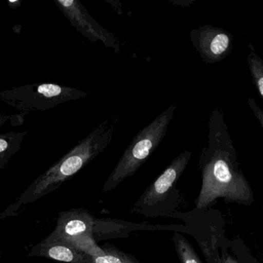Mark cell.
Listing matches in <instances>:
<instances>
[{
  "label": "cell",
  "mask_w": 263,
  "mask_h": 263,
  "mask_svg": "<svg viewBox=\"0 0 263 263\" xmlns=\"http://www.w3.org/2000/svg\"><path fill=\"white\" fill-rule=\"evenodd\" d=\"M209 130L207 145L198 159L201 186L194 209L212 208L219 198L227 203L250 206L254 202L253 191L240 169L221 108L212 111Z\"/></svg>",
  "instance_id": "cell-1"
},
{
  "label": "cell",
  "mask_w": 263,
  "mask_h": 263,
  "mask_svg": "<svg viewBox=\"0 0 263 263\" xmlns=\"http://www.w3.org/2000/svg\"><path fill=\"white\" fill-rule=\"evenodd\" d=\"M115 130V122L104 120L35 179L20 196L16 204L35 202L60 189L108 147Z\"/></svg>",
  "instance_id": "cell-2"
},
{
  "label": "cell",
  "mask_w": 263,
  "mask_h": 263,
  "mask_svg": "<svg viewBox=\"0 0 263 263\" xmlns=\"http://www.w3.org/2000/svg\"><path fill=\"white\" fill-rule=\"evenodd\" d=\"M192 155L186 150L175 158L137 200L130 212L149 218H171L179 207L181 195L177 184Z\"/></svg>",
  "instance_id": "cell-3"
},
{
  "label": "cell",
  "mask_w": 263,
  "mask_h": 263,
  "mask_svg": "<svg viewBox=\"0 0 263 263\" xmlns=\"http://www.w3.org/2000/svg\"><path fill=\"white\" fill-rule=\"evenodd\" d=\"M175 108V105L170 106L138 132L103 186V192L116 189L126 178L135 175L147 161L165 137Z\"/></svg>",
  "instance_id": "cell-4"
},
{
  "label": "cell",
  "mask_w": 263,
  "mask_h": 263,
  "mask_svg": "<svg viewBox=\"0 0 263 263\" xmlns=\"http://www.w3.org/2000/svg\"><path fill=\"white\" fill-rule=\"evenodd\" d=\"M226 221L216 212L195 227L193 238L207 263H259L242 238L226 235Z\"/></svg>",
  "instance_id": "cell-5"
},
{
  "label": "cell",
  "mask_w": 263,
  "mask_h": 263,
  "mask_svg": "<svg viewBox=\"0 0 263 263\" xmlns=\"http://www.w3.org/2000/svg\"><path fill=\"white\" fill-rule=\"evenodd\" d=\"M87 97V92L53 83L30 84L0 92V101L26 115L47 111L60 104Z\"/></svg>",
  "instance_id": "cell-6"
},
{
  "label": "cell",
  "mask_w": 263,
  "mask_h": 263,
  "mask_svg": "<svg viewBox=\"0 0 263 263\" xmlns=\"http://www.w3.org/2000/svg\"><path fill=\"white\" fill-rule=\"evenodd\" d=\"M190 38L195 50L206 64L221 62L232 51L233 37L220 27L201 26L192 30Z\"/></svg>",
  "instance_id": "cell-7"
},
{
  "label": "cell",
  "mask_w": 263,
  "mask_h": 263,
  "mask_svg": "<svg viewBox=\"0 0 263 263\" xmlns=\"http://www.w3.org/2000/svg\"><path fill=\"white\" fill-rule=\"evenodd\" d=\"M57 7L72 27L92 42L101 41L107 47L119 49L116 38L99 25L78 0H54Z\"/></svg>",
  "instance_id": "cell-8"
},
{
  "label": "cell",
  "mask_w": 263,
  "mask_h": 263,
  "mask_svg": "<svg viewBox=\"0 0 263 263\" xmlns=\"http://www.w3.org/2000/svg\"><path fill=\"white\" fill-rule=\"evenodd\" d=\"M95 219L87 209H77L60 213L53 236L65 242L86 235H93Z\"/></svg>",
  "instance_id": "cell-9"
},
{
  "label": "cell",
  "mask_w": 263,
  "mask_h": 263,
  "mask_svg": "<svg viewBox=\"0 0 263 263\" xmlns=\"http://www.w3.org/2000/svg\"><path fill=\"white\" fill-rule=\"evenodd\" d=\"M182 224H136L111 218H96L93 235L97 241L106 238L128 236L134 231L167 230L181 233Z\"/></svg>",
  "instance_id": "cell-10"
},
{
  "label": "cell",
  "mask_w": 263,
  "mask_h": 263,
  "mask_svg": "<svg viewBox=\"0 0 263 263\" xmlns=\"http://www.w3.org/2000/svg\"><path fill=\"white\" fill-rule=\"evenodd\" d=\"M28 255L43 257L64 263H92L91 257L79 252L52 234L33 246Z\"/></svg>",
  "instance_id": "cell-11"
},
{
  "label": "cell",
  "mask_w": 263,
  "mask_h": 263,
  "mask_svg": "<svg viewBox=\"0 0 263 263\" xmlns=\"http://www.w3.org/2000/svg\"><path fill=\"white\" fill-rule=\"evenodd\" d=\"M28 132H10L0 135V170L6 167L11 158L21 149Z\"/></svg>",
  "instance_id": "cell-12"
},
{
  "label": "cell",
  "mask_w": 263,
  "mask_h": 263,
  "mask_svg": "<svg viewBox=\"0 0 263 263\" xmlns=\"http://www.w3.org/2000/svg\"><path fill=\"white\" fill-rule=\"evenodd\" d=\"M104 255L91 257L92 263H141L135 255L118 249L114 245L105 243L101 246Z\"/></svg>",
  "instance_id": "cell-13"
},
{
  "label": "cell",
  "mask_w": 263,
  "mask_h": 263,
  "mask_svg": "<svg viewBox=\"0 0 263 263\" xmlns=\"http://www.w3.org/2000/svg\"><path fill=\"white\" fill-rule=\"evenodd\" d=\"M172 240L180 263H203L192 245L181 233L174 232Z\"/></svg>",
  "instance_id": "cell-14"
},
{
  "label": "cell",
  "mask_w": 263,
  "mask_h": 263,
  "mask_svg": "<svg viewBox=\"0 0 263 263\" xmlns=\"http://www.w3.org/2000/svg\"><path fill=\"white\" fill-rule=\"evenodd\" d=\"M248 64L252 81L260 98H263V61L253 50L248 56Z\"/></svg>",
  "instance_id": "cell-15"
},
{
  "label": "cell",
  "mask_w": 263,
  "mask_h": 263,
  "mask_svg": "<svg viewBox=\"0 0 263 263\" xmlns=\"http://www.w3.org/2000/svg\"><path fill=\"white\" fill-rule=\"evenodd\" d=\"M27 115L24 113L16 114V115L0 113V128L9 124L12 126L22 125Z\"/></svg>",
  "instance_id": "cell-16"
},
{
  "label": "cell",
  "mask_w": 263,
  "mask_h": 263,
  "mask_svg": "<svg viewBox=\"0 0 263 263\" xmlns=\"http://www.w3.org/2000/svg\"><path fill=\"white\" fill-rule=\"evenodd\" d=\"M248 103H249V107L252 109L253 113L255 114L257 119L259 121L261 127H263V113L261 109L259 108L258 106L256 105V103L254 101L253 98H249V99H248Z\"/></svg>",
  "instance_id": "cell-17"
},
{
  "label": "cell",
  "mask_w": 263,
  "mask_h": 263,
  "mask_svg": "<svg viewBox=\"0 0 263 263\" xmlns=\"http://www.w3.org/2000/svg\"><path fill=\"white\" fill-rule=\"evenodd\" d=\"M2 257V252H1V249H0V258Z\"/></svg>",
  "instance_id": "cell-18"
}]
</instances>
